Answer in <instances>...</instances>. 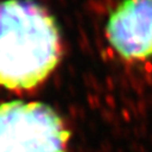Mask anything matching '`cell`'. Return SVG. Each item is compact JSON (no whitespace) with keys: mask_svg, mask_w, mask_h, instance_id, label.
Instances as JSON below:
<instances>
[{"mask_svg":"<svg viewBox=\"0 0 152 152\" xmlns=\"http://www.w3.org/2000/svg\"><path fill=\"white\" fill-rule=\"evenodd\" d=\"M53 17L30 0L0 3V85L30 90L54 71L60 59Z\"/></svg>","mask_w":152,"mask_h":152,"instance_id":"obj_1","label":"cell"},{"mask_svg":"<svg viewBox=\"0 0 152 152\" xmlns=\"http://www.w3.org/2000/svg\"><path fill=\"white\" fill-rule=\"evenodd\" d=\"M68 138L64 121L49 105L0 104V152H65Z\"/></svg>","mask_w":152,"mask_h":152,"instance_id":"obj_2","label":"cell"},{"mask_svg":"<svg viewBox=\"0 0 152 152\" xmlns=\"http://www.w3.org/2000/svg\"><path fill=\"white\" fill-rule=\"evenodd\" d=\"M107 39L121 58L142 61L152 56V0H122L105 25Z\"/></svg>","mask_w":152,"mask_h":152,"instance_id":"obj_3","label":"cell"}]
</instances>
